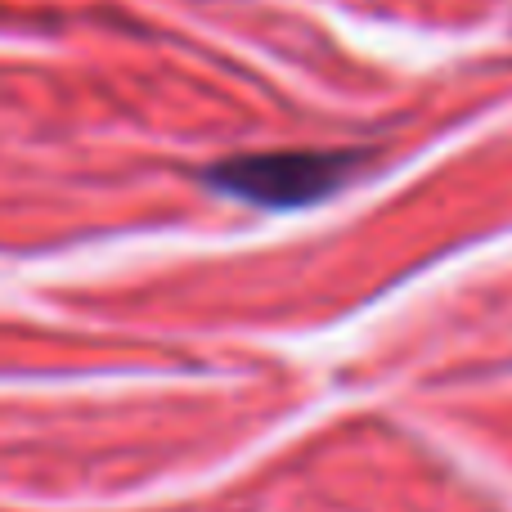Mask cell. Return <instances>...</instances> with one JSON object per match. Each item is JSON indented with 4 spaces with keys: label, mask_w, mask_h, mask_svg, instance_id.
I'll return each instance as SVG.
<instances>
[{
    "label": "cell",
    "mask_w": 512,
    "mask_h": 512,
    "mask_svg": "<svg viewBox=\"0 0 512 512\" xmlns=\"http://www.w3.org/2000/svg\"><path fill=\"white\" fill-rule=\"evenodd\" d=\"M355 153H319V149H288V153H252L212 167V185L234 198H248L256 207H306L333 194L355 167Z\"/></svg>",
    "instance_id": "obj_1"
}]
</instances>
